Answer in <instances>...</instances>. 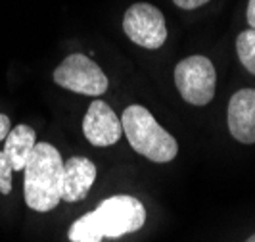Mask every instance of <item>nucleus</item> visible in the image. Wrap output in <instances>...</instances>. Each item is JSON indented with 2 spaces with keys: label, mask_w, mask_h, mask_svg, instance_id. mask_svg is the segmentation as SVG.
I'll use <instances>...</instances> for the list:
<instances>
[{
  "label": "nucleus",
  "mask_w": 255,
  "mask_h": 242,
  "mask_svg": "<svg viewBox=\"0 0 255 242\" xmlns=\"http://www.w3.org/2000/svg\"><path fill=\"white\" fill-rule=\"evenodd\" d=\"M144 221L146 210L140 200L119 194L104 200L94 212L79 217L67 235L71 242H102V239H119L134 233Z\"/></svg>",
  "instance_id": "nucleus-1"
},
{
  "label": "nucleus",
  "mask_w": 255,
  "mask_h": 242,
  "mask_svg": "<svg viewBox=\"0 0 255 242\" xmlns=\"http://www.w3.org/2000/svg\"><path fill=\"white\" fill-rule=\"evenodd\" d=\"M23 196L31 210L50 212L62 200L64 160L48 142H37L25 164Z\"/></svg>",
  "instance_id": "nucleus-2"
},
{
  "label": "nucleus",
  "mask_w": 255,
  "mask_h": 242,
  "mask_svg": "<svg viewBox=\"0 0 255 242\" xmlns=\"http://www.w3.org/2000/svg\"><path fill=\"white\" fill-rule=\"evenodd\" d=\"M121 127L132 150L155 164H167L179 152L177 140L153 119V115L144 106H128L121 117Z\"/></svg>",
  "instance_id": "nucleus-3"
},
{
  "label": "nucleus",
  "mask_w": 255,
  "mask_h": 242,
  "mask_svg": "<svg viewBox=\"0 0 255 242\" xmlns=\"http://www.w3.org/2000/svg\"><path fill=\"white\" fill-rule=\"evenodd\" d=\"M175 85L180 96L188 104L205 106L215 96L217 73L211 60L205 56H190L184 58L175 67Z\"/></svg>",
  "instance_id": "nucleus-4"
},
{
  "label": "nucleus",
  "mask_w": 255,
  "mask_h": 242,
  "mask_svg": "<svg viewBox=\"0 0 255 242\" xmlns=\"http://www.w3.org/2000/svg\"><path fill=\"white\" fill-rule=\"evenodd\" d=\"M56 85L64 89L87 94V96H98L108 90V77L85 54H71L54 71Z\"/></svg>",
  "instance_id": "nucleus-5"
},
{
  "label": "nucleus",
  "mask_w": 255,
  "mask_h": 242,
  "mask_svg": "<svg viewBox=\"0 0 255 242\" xmlns=\"http://www.w3.org/2000/svg\"><path fill=\"white\" fill-rule=\"evenodd\" d=\"M123 31L134 44L155 50L167 40L165 17L155 6L148 2L132 4L123 17Z\"/></svg>",
  "instance_id": "nucleus-6"
},
{
  "label": "nucleus",
  "mask_w": 255,
  "mask_h": 242,
  "mask_svg": "<svg viewBox=\"0 0 255 242\" xmlns=\"http://www.w3.org/2000/svg\"><path fill=\"white\" fill-rule=\"evenodd\" d=\"M83 133L92 146H112L121 139L123 127L108 104L94 100L83 119Z\"/></svg>",
  "instance_id": "nucleus-7"
},
{
  "label": "nucleus",
  "mask_w": 255,
  "mask_h": 242,
  "mask_svg": "<svg viewBox=\"0 0 255 242\" xmlns=\"http://www.w3.org/2000/svg\"><path fill=\"white\" fill-rule=\"evenodd\" d=\"M230 135L242 144H255V90L242 89L229 102Z\"/></svg>",
  "instance_id": "nucleus-8"
},
{
  "label": "nucleus",
  "mask_w": 255,
  "mask_h": 242,
  "mask_svg": "<svg viewBox=\"0 0 255 242\" xmlns=\"http://www.w3.org/2000/svg\"><path fill=\"white\" fill-rule=\"evenodd\" d=\"M96 179V166L89 158L73 156L64 162V175H62V200L65 202H79L87 198L90 187Z\"/></svg>",
  "instance_id": "nucleus-9"
},
{
  "label": "nucleus",
  "mask_w": 255,
  "mask_h": 242,
  "mask_svg": "<svg viewBox=\"0 0 255 242\" xmlns=\"http://www.w3.org/2000/svg\"><path fill=\"white\" fill-rule=\"evenodd\" d=\"M37 144V133L29 125H15L4 139V152L12 162L13 171H23L29 156Z\"/></svg>",
  "instance_id": "nucleus-10"
},
{
  "label": "nucleus",
  "mask_w": 255,
  "mask_h": 242,
  "mask_svg": "<svg viewBox=\"0 0 255 242\" xmlns=\"http://www.w3.org/2000/svg\"><path fill=\"white\" fill-rule=\"evenodd\" d=\"M236 50L244 67L255 75V31H242L236 38Z\"/></svg>",
  "instance_id": "nucleus-11"
},
{
  "label": "nucleus",
  "mask_w": 255,
  "mask_h": 242,
  "mask_svg": "<svg viewBox=\"0 0 255 242\" xmlns=\"http://www.w3.org/2000/svg\"><path fill=\"white\" fill-rule=\"evenodd\" d=\"M12 162L8 158V154L0 152V192L2 194H10L12 192Z\"/></svg>",
  "instance_id": "nucleus-12"
},
{
  "label": "nucleus",
  "mask_w": 255,
  "mask_h": 242,
  "mask_svg": "<svg viewBox=\"0 0 255 242\" xmlns=\"http://www.w3.org/2000/svg\"><path fill=\"white\" fill-rule=\"evenodd\" d=\"M179 8L182 10H194V8H200V6H204L205 2H209V0H173Z\"/></svg>",
  "instance_id": "nucleus-13"
},
{
  "label": "nucleus",
  "mask_w": 255,
  "mask_h": 242,
  "mask_svg": "<svg viewBox=\"0 0 255 242\" xmlns=\"http://www.w3.org/2000/svg\"><path fill=\"white\" fill-rule=\"evenodd\" d=\"M10 117L4 114H0V142L8 137V133H10Z\"/></svg>",
  "instance_id": "nucleus-14"
},
{
  "label": "nucleus",
  "mask_w": 255,
  "mask_h": 242,
  "mask_svg": "<svg viewBox=\"0 0 255 242\" xmlns=\"http://www.w3.org/2000/svg\"><path fill=\"white\" fill-rule=\"evenodd\" d=\"M248 23L255 31V0H250L248 4Z\"/></svg>",
  "instance_id": "nucleus-15"
},
{
  "label": "nucleus",
  "mask_w": 255,
  "mask_h": 242,
  "mask_svg": "<svg viewBox=\"0 0 255 242\" xmlns=\"http://www.w3.org/2000/svg\"><path fill=\"white\" fill-rule=\"evenodd\" d=\"M246 242H255V235H252V237H250V239H248Z\"/></svg>",
  "instance_id": "nucleus-16"
}]
</instances>
